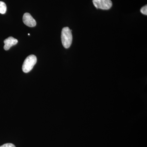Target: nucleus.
Wrapping results in <instances>:
<instances>
[{
	"label": "nucleus",
	"instance_id": "1",
	"mask_svg": "<svg viewBox=\"0 0 147 147\" xmlns=\"http://www.w3.org/2000/svg\"><path fill=\"white\" fill-rule=\"evenodd\" d=\"M72 30L68 27H65L62 29L61 32L62 43L65 48H69L71 46L72 41Z\"/></svg>",
	"mask_w": 147,
	"mask_h": 147
},
{
	"label": "nucleus",
	"instance_id": "2",
	"mask_svg": "<svg viewBox=\"0 0 147 147\" xmlns=\"http://www.w3.org/2000/svg\"><path fill=\"white\" fill-rule=\"evenodd\" d=\"M36 57L34 55H29L24 61L22 70L25 73L30 72L36 63Z\"/></svg>",
	"mask_w": 147,
	"mask_h": 147
},
{
	"label": "nucleus",
	"instance_id": "3",
	"mask_svg": "<svg viewBox=\"0 0 147 147\" xmlns=\"http://www.w3.org/2000/svg\"><path fill=\"white\" fill-rule=\"evenodd\" d=\"M92 1L96 8L104 10L110 9L113 5L111 0H93Z\"/></svg>",
	"mask_w": 147,
	"mask_h": 147
},
{
	"label": "nucleus",
	"instance_id": "4",
	"mask_svg": "<svg viewBox=\"0 0 147 147\" xmlns=\"http://www.w3.org/2000/svg\"><path fill=\"white\" fill-rule=\"evenodd\" d=\"M23 22L25 25L30 27H34L36 25V21L30 13H24L23 18Z\"/></svg>",
	"mask_w": 147,
	"mask_h": 147
},
{
	"label": "nucleus",
	"instance_id": "5",
	"mask_svg": "<svg viewBox=\"0 0 147 147\" xmlns=\"http://www.w3.org/2000/svg\"><path fill=\"white\" fill-rule=\"evenodd\" d=\"M18 40L16 38L9 37L8 38L5 40L4 41L5 45L4 46V49L5 50H8L13 45H16L18 43Z\"/></svg>",
	"mask_w": 147,
	"mask_h": 147
},
{
	"label": "nucleus",
	"instance_id": "6",
	"mask_svg": "<svg viewBox=\"0 0 147 147\" xmlns=\"http://www.w3.org/2000/svg\"><path fill=\"white\" fill-rule=\"evenodd\" d=\"M7 10V7L5 3L0 1V13L4 14Z\"/></svg>",
	"mask_w": 147,
	"mask_h": 147
},
{
	"label": "nucleus",
	"instance_id": "7",
	"mask_svg": "<svg viewBox=\"0 0 147 147\" xmlns=\"http://www.w3.org/2000/svg\"><path fill=\"white\" fill-rule=\"evenodd\" d=\"M141 13L144 15H147V5L144 6L142 7L141 9Z\"/></svg>",
	"mask_w": 147,
	"mask_h": 147
},
{
	"label": "nucleus",
	"instance_id": "8",
	"mask_svg": "<svg viewBox=\"0 0 147 147\" xmlns=\"http://www.w3.org/2000/svg\"><path fill=\"white\" fill-rule=\"evenodd\" d=\"M0 147H16V146L13 144L8 143V144H4L2 146H1Z\"/></svg>",
	"mask_w": 147,
	"mask_h": 147
}]
</instances>
